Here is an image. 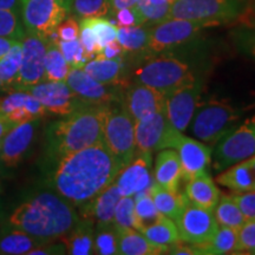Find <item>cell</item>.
Segmentation results:
<instances>
[{
	"instance_id": "6da1fadb",
	"label": "cell",
	"mask_w": 255,
	"mask_h": 255,
	"mask_svg": "<svg viewBox=\"0 0 255 255\" xmlns=\"http://www.w3.org/2000/svg\"><path fill=\"white\" fill-rule=\"evenodd\" d=\"M122 169L121 162L102 141L59 159L50 186L73 207L81 208L113 184Z\"/></svg>"
},
{
	"instance_id": "7a4b0ae2",
	"label": "cell",
	"mask_w": 255,
	"mask_h": 255,
	"mask_svg": "<svg viewBox=\"0 0 255 255\" xmlns=\"http://www.w3.org/2000/svg\"><path fill=\"white\" fill-rule=\"evenodd\" d=\"M78 221L75 207L58 193L51 191H44L24 202L9 218V225L45 244L63 238Z\"/></svg>"
},
{
	"instance_id": "3957f363",
	"label": "cell",
	"mask_w": 255,
	"mask_h": 255,
	"mask_svg": "<svg viewBox=\"0 0 255 255\" xmlns=\"http://www.w3.org/2000/svg\"><path fill=\"white\" fill-rule=\"evenodd\" d=\"M105 105H89L57 121L46 132L47 156L58 162L65 156L103 141Z\"/></svg>"
},
{
	"instance_id": "277c9868",
	"label": "cell",
	"mask_w": 255,
	"mask_h": 255,
	"mask_svg": "<svg viewBox=\"0 0 255 255\" xmlns=\"http://www.w3.org/2000/svg\"><path fill=\"white\" fill-rule=\"evenodd\" d=\"M133 77L135 83L150 87L164 96L196 79L190 66L169 51L154 55L137 66Z\"/></svg>"
},
{
	"instance_id": "5b68a950",
	"label": "cell",
	"mask_w": 255,
	"mask_h": 255,
	"mask_svg": "<svg viewBox=\"0 0 255 255\" xmlns=\"http://www.w3.org/2000/svg\"><path fill=\"white\" fill-rule=\"evenodd\" d=\"M242 115V109L233 107L227 101L210 100L199 103L190 121V131L199 141L215 145L239 126Z\"/></svg>"
},
{
	"instance_id": "8992f818",
	"label": "cell",
	"mask_w": 255,
	"mask_h": 255,
	"mask_svg": "<svg viewBox=\"0 0 255 255\" xmlns=\"http://www.w3.org/2000/svg\"><path fill=\"white\" fill-rule=\"evenodd\" d=\"M135 123L123 100L108 105L103 121V141L123 168L136 155Z\"/></svg>"
},
{
	"instance_id": "52a82bcc",
	"label": "cell",
	"mask_w": 255,
	"mask_h": 255,
	"mask_svg": "<svg viewBox=\"0 0 255 255\" xmlns=\"http://www.w3.org/2000/svg\"><path fill=\"white\" fill-rule=\"evenodd\" d=\"M247 0H174L168 18L201 21L212 26L235 20Z\"/></svg>"
},
{
	"instance_id": "ba28073f",
	"label": "cell",
	"mask_w": 255,
	"mask_h": 255,
	"mask_svg": "<svg viewBox=\"0 0 255 255\" xmlns=\"http://www.w3.org/2000/svg\"><path fill=\"white\" fill-rule=\"evenodd\" d=\"M253 155H255V115L216 143L212 154L213 168L216 173H221Z\"/></svg>"
},
{
	"instance_id": "9c48e42d",
	"label": "cell",
	"mask_w": 255,
	"mask_h": 255,
	"mask_svg": "<svg viewBox=\"0 0 255 255\" xmlns=\"http://www.w3.org/2000/svg\"><path fill=\"white\" fill-rule=\"evenodd\" d=\"M209 26L212 27V25L187 19H165L150 27L146 52L150 55L168 52L175 47L189 43L201 31Z\"/></svg>"
},
{
	"instance_id": "30bf717a",
	"label": "cell",
	"mask_w": 255,
	"mask_h": 255,
	"mask_svg": "<svg viewBox=\"0 0 255 255\" xmlns=\"http://www.w3.org/2000/svg\"><path fill=\"white\" fill-rule=\"evenodd\" d=\"M66 14L68 11L60 0H21V17L27 33L46 40Z\"/></svg>"
},
{
	"instance_id": "8fae6325",
	"label": "cell",
	"mask_w": 255,
	"mask_h": 255,
	"mask_svg": "<svg viewBox=\"0 0 255 255\" xmlns=\"http://www.w3.org/2000/svg\"><path fill=\"white\" fill-rule=\"evenodd\" d=\"M21 91L28 92L45 107L46 111L68 116L83 108L89 107L78 98L65 82H41L39 84L24 88Z\"/></svg>"
},
{
	"instance_id": "7c38bea8",
	"label": "cell",
	"mask_w": 255,
	"mask_h": 255,
	"mask_svg": "<svg viewBox=\"0 0 255 255\" xmlns=\"http://www.w3.org/2000/svg\"><path fill=\"white\" fill-rule=\"evenodd\" d=\"M175 225L181 242L190 245H200L209 241L219 228L213 210L194 205L190 201Z\"/></svg>"
},
{
	"instance_id": "4fadbf2b",
	"label": "cell",
	"mask_w": 255,
	"mask_h": 255,
	"mask_svg": "<svg viewBox=\"0 0 255 255\" xmlns=\"http://www.w3.org/2000/svg\"><path fill=\"white\" fill-rule=\"evenodd\" d=\"M177 129L169 122L165 109L135 123L136 146L141 151L169 149Z\"/></svg>"
},
{
	"instance_id": "5bb4252c",
	"label": "cell",
	"mask_w": 255,
	"mask_h": 255,
	"mask_svg": "<svg viewBox=\"0 0 255 255\" xmlns=\"http://www.w3.org/2000/svg\"><path fill=\"white\" fill-rule=\"evenodd\" d=\"M21 44H23L21 64L18 77L13 85L19 91L26 87L45 82L44 59H45L49 40L27 33L21 40Z\"/></svg>"
},
{
	"instance_id": "9a60e30c",
	"label": "cell",
	"mask_w": 255,
	"mask_h": 255,
	"mask_svg": "<svg viewBox=\"0 0 255 255\" xmlns=\"http://www.w3.org/2000/svg\"><path fill=\"white\" fill-rule=\"evenodd\" d=\"M201 92L202 84L195 79L165 96V113L169 122L180 131H186L189 128L190 121L200 103Z\"/></svg>"
},
{
	"instance_id": "2e32d148",
	"label": "cell",
	"mask_w": 255,
	"mask_h": 255,
	"mask_svg": "<svg viewBox=\"0 0 255 255\" xmlns=\"http://www.w3.org/2000/svg\"><path fill=\"white\" fill-rule=\"evenodd\" d=\"M169 149L177 152L182 167V177L186 181L207 170L212 163V148L199 139L184 136L180 130L175 133Z\"/></svg>"
},
{
	"instance_id": "e0dca14e",
	"label": "cell",
	"mask_w": 255,
	"mask_h": 255,
	"mask_svg": "<svg viewBox=\"0 0 255 255\" xmlns=\"http://www.w3.org/2000/svg\"><path fill=\"white\" fill-rule=\"evenodd\" d=\"M151 152L139 150V154L120 171L115 183L121 196H136L149 190L154 182Z\"/></svg>"
},
{
	"instance_id": "ac0fdd59",
	"label": "cell",
	"mask_w": 255,
	"mask_h": 255,
	"mask_svg": "<svg viewBox=\"0 0 255 255\" xmlns=\"http://www.w3.org/2000/svg\"><path fill=\"white\" fill-rule=\"evenodd\" d=\"M65 83L79 100L89 105H105L123 100L116 88L95 81L83 69H70Z\"/></svg>"
},
{
	"instance_id": "d6986e66",
	"label": "cell",
	"mask_w": 255,
	"mask_h": 255,
	"mask_svg": "<svg viewBox=\"0 0 255 255\" xmlns=\"http://www.w3.org/2000/svg\"><path fill=\"white\" fill-rule=\"evenodd\" d=\"M165 101L167 97L162 92L138 83L128 88L123 95L124 107L135 121L165 109Z\"/></svg>"
},
{
	"instance_id": "ffe728a7",
	"label": "cell",
	"mask_w": 255,
	"mask_h": 255,
	"mask_svg": "<svg viewBox=\"0 0 255 255\" xmlns=\"http://www.w3.org/2000/svg\"><path fill=\"white\" fill-rule=\"evenodd\" d=\"M37 124L38 120L20 123L2 137L0 157L6 167H15L21 161L33 139Z\"/></svg>"
},
{
	"instance_id": "44dd1931",
	"label": "cell",
	"mask_w": 255,
	"mask_h": 255,
	"mask_svg": "<svg viewBox=\"0 0 255 255\" xmlns=\"http://www.w3.org/2000/svg\"><path fill=\"white\" fill-rule=\"evenodd\" d=\"M0 113L15 124L39 120L46 114V109L34 96L25 91L11 94L0 102Z\"/></svg>"
},
{
	"instance_id": "7402d4cb",
	"label": "cell",
	"mask_w": 255,
	"mask_h": 255,
	"mask_svg": "<svg viewBox=\"0 0 255 255\" xmlns=\"http://www.w3.org/2000/svg\"><path fill=\"white\" fill-rule=\"evenodd\" d=\"M121 194L116 183L110 184L103 191H101L88 205L81 207L83 218L90 219L96 223V227L108 226L114 223L115 209H116Z\"/></svg>"
},
{
	"instance_id": "603a6c76",
	"label": "cell",
	"mask_w": 255,
	"mask_h": 255,
	"mask_svg": "<svg viewBox=\"0 0 255 255\" xmlns=\"http://www.w3.org/2000/svg\"><path fill=\"white\" fill-rule=\"evenodd\" d=\"M154 181L170 191H177L182 180V167L174 149H162L155 158Z\"/></svg>"
},
{
	"instance_id": "cb8c5ba5",
	"label": "cell",
	"mask_w": 255,
	"mask_h": 255,
	"mask_svg": "<svg viewBox=\"0 0 255 255\" xmlns=\"http://www.w3.org/2000/svg\"><path fill=\"white\" fill-rule=\"evenodd\" d=\"M186 195L194 205L214 212L221 193L208 171L205 170L187 181Z\"/></svg>"
},
{
	"instance_id": "d4e9b609",
	"label": "cell",
	"mask_w": 255,
	"mask_h": 255,
	"mask_svg": "<svg viewBox=\"0 0 255 255\" xmlns=\"http://www.w3.org/2000/svg\"><path fill=\"white\" fill-rule=\"evenodd\" d=\"M117 231H119V254L121 255L167 254L168 246L154 244L136 229L117 228Z\"/></svg>"
},
{
	"instance_id": "484cf974",
	"label": "cell",
	"mask_w": 255,
	"mask_h": 255,
	"mask_svg": "<svg viewBox=\"0 0 255 255\" xmlns=\"http://www.w3.org/2000/svg\"><path fill=\"white\" fill-rule=\"evenodd\" d=\"M148 193L150 194L156 208L161 214H163L176 223L182 214L183 209L189 202L186 194H180L177 191H170L164 189L157 183L152 182Z\"/></svg>"
},
{
	"instance_id": "4316f807",
	"label": "cell",
	"mask_w": 255,
	"mask_h": 255,
	"mask_svg": "<svg viewBox=\"0 0 255 255\" xmlns=\"http://www.w3.org/2000/svg\"><path fill=\"white\" fill-rule=\"evenodd\" d=\"M66 253L72 255L94 254L95 229L90 219H79L77 225L62 238Z\"/></svg>"
},
{
	"instance_id": "83f0119b",
	"label": "cell",
	"mask_w": 255,
	"mask_h": 255,
	"mask_svg": "<svg viewBox=\"0 0 255 255\" xmlns=\"http://www.w3.org/2000/svg\"><path fill=\"white\" fill-rule=\"evenodd\" d=\"M83 70L88 73L95 81L105 85H116L120 84L122 79L124 64L122 57L114 59L102 58L96 56L94 59L83 66Z\"/></svg>"
},
{
	"instance_id": "f1b7e54d",
	"label": "cell",
	"mask_w": 255,
	"mask_h": 255,
	"mask_svg": "<svg viewBox=\"0 0 255 255\" xmlns=\"http://www.w3.org/2000/svg\"><path fill=\"white\" fill-rule=\"evenodd\" d=\"M197 254L202 255H222L240 252L239 248L238 229L226 226H220L214 237L205 244L193 245Z\"/></svg>"
},
{
	"instance_id": "f546056e",
	"label": "cell",
	"mask_w": 255,
	"mask_h": 255,
	"mask_svg": "<svg viewBox=\"0 0 255 255\" xmlns=\"http://www.w3.org/2000/svg\"><path fill=\"white\" fill-rule=\"evenodd\" d=\"M43 245L46 244L15 227L0 235V254H28L31 251Z\"/></svg>"
},
{
	"instance_id": "4dcf8cb0",
	"label": "cell",
	"mask_w": 255,
	"mask_h": 255,
	"mask_svg": "<svg viewBox=\"0 0 255 255\" xmlns=\"http://www.w3.org/2000/svg\"><path fill=\"white\" fill-rule=\"evenodd\" d=\"M149 25H137V26L119 27L117 41L122 46L124 52L128 53H144L148 49Z\"/></svg>"
},
{
	"instance_id": "1f68e13d",
	"label": "cell",
	"mask_w": 255,
	"mask_h": 255,
	"mask_svg": "<svg viewBox=\"0 0 255 255\" xmlns=\"http://www.w3.org/2000/svg\"><path fill=\"white\" fill-rule=\"evenodd\" d=\"M139 232L148 240L154 242V244L163 245V246L169 247L181 241L175 222L163 214H161V216L152 225L144 227Z\"/></svg>"
},
{
	"instance_id": "d6a6232c",
	"label": "cell",
	"mask_w": 255,
	"mask_h": 255,
	"mask_svg": "<svg viewBox=\"0 0 255 255\" xmlns=\"http://www.w3.org/2000/svg\"><path fill=\"white\" fill-rule=\"evenodd\" d=\"M70 65L60 52L58 45L55 41H49L46 47L44 70H45V81L49 82H65L70 72Z\"/></svg>"
},
{
	"instance_id": "836d02e7",
	"label": "cell",
	"mask_w": 255,
	"mask_h": 255,
	"mask_svg": "<svg viewBox=\"0 0 255 255\" xmlns=\"http://www.w3.org/2000/svg\"><path fill=\"white\" fill-rule=\"evenodd\" d=\"M21 56H23V44L21 40H18L0 59V89H7L14 85L20 69Z\"/></svg>"
},
{
	"instance_id": "e575fe53",
	"label": "cell",
	"mask_w": 255,
	"mask_h": 255,
	"mask_svg": "<svg viewBox=\"0 0 255 255\" xmlns=\"http://www.w3.org/2000/svg\"><path fill=\"white\" fill-rule=\"evenodd\" d=\"M214 216L220 226H226V227L235 229H239L246 222V218L242 214L241 209L239 208L232 195L220 197L214 209Z\"/></svg>"
},
{
	"instance_id": "d590c367",
	"label": "cell",
	"mask_w": 255,
	"mask_h": 255,
	"mask_svg": "<svg viewBox=\"0 0 255 255\" xmlns=\"http://www.w3.org/2000/svg\"><path fill=\"white\" fill-rule=\"evenodd\" d=\"M135 6L143 23L152 26L168 19L171 1L170 0H139Z\"/></svg>"
},
{
	"instance_id": "8d00e7d4",
	"label": "cell",
	"mask_w": 255,
	"mask_h": 255,
	"mask_svg": "<svg viewBox=\"0 0 255 255\" xmlns=\"http://www.w3.org/2000/svg\"><path fill=\"white\" fill-rule=\"evenodd\" d=\"M94 254H119V231L114 223L96 227L94 240Z\"/></svg>"
},
{
	"instance_id": "74e56055",
	"label": "cell",
	"mask_w": 255,
	"mask_h": 255,
	"mask_svg": "<svg viewBox=\"0 0 255 255\" xmlns=\"http://www.w3.org/2000/svg\"><path fill=\"white\" fill-rule=\"evenodd\" d=\"M110 0H72L69 13L78 18H104L110 14Z\"/></svg>"
},
{
	"instance_id": "f35d334b",
	"label": "cell",
	"mask_w": 255,
	"mask_h": 255,
	"mask_svg": "<svg viewBox=\"0 0 255 255\" xmlns=\"http://www.w3.org/2000/svg\"><path fill=\"white\" fill-rule=\"evenodd\" d=\"M133 199H135V213L139 232L144 227L152 225L161 216V213L156 208L154 201L148 191L133 196Z\"/></svg>"
},
{
	"instance_id": "ab89813d",
	"label": "cell",
	"mask_w": 255,
	"mask_h": 255,
	"mask_svg": "<svg viewBox=\"0 0 255 255\" xmlns=\"http://www.w3.org/2000/svg\"><path fill=\"white\" fill-rule=\"evenodd\" d=\"M114 225L117 228H133L138 231L133 196H121L115 209Z\"/></svg>"
},
{
	"instance_id": "60d3db41",
	"label": "cell",
	"mask_w": 255,
	"mask_h": 255,
	"mask_svg": "<svg viewBox=\"0 0 255 255\" xmlns=\"http://www.w3.org/2000/svg\"><path fill=\"white\" fill-rule=\"evenodd\" d=\"M60 52L63 53L64 58L69 63L70 68L83 69V66L90 60L91 57L85 52L81 40H58L57 41Z\"/></svg>"
},
{
	"instance_id": "b9f144b4",
	"label": "cell",
	"mask_w": 255,
	"mask_h": 255,
	"mask_svg": "<svg viewBox=\"0 0 255 255\" xmlns=\"http://www.w3.org/2000/svg\"><path fill=\"white\" fill-rule=\"evenodd\" d=\"M88 24L94 31L97 45L100 47V52L105 45L111 41L117 40V31L119 26L113 20H108L105 18H85ZM98 55V53H97Z\"/></svg>"
},
{
	"instance_id": "7bdbcfd3",
	"label": "cell",
	"mask_w": 255,
	"mask_h": 255,
	"mask_svg": "<svg viewBox=\"0 0 255 255\" xmlns=\"http://www.w3.org/2000/svg\"><path fill=\"white\" fill-rule=\"evenodd\" d=\"M0 37L23 40L25 31L17 12L0 8Z\"/></svg>"
},
{
	"instance_id": "ee69618b",
	"label": "cell",
	"mask_w": 255,
	"mask_h": 255,
	"mask_svg": "<svg viewBox=\"0 0 255 255\" xmlns=\"http://www.w3.org/2000/svg\"><path fill=\"white\" fill-rule=\"evenodd\" d=\"M238 234L240 252L255 254V220H246L238 229Z\"/></svg>"
},
{
	"instance_id": "f6af8a7d",
	"label": "cell",
	"mask_w": 255,
	"mask_h": 255,
	"mask_svg": "<svg viewBox=\"0 0 255 255\" xmlns=\"http://www.w3.org/2000/svg\"><path fill=\"white\" fill-rule=\"evenodd\" d=\"M79 40H81L85 52L90 57H94L97 53H100V47L97 45L94 31H92L85 18H83L81 23H79Z\"/></svg>"
},
{
	"instance_id": "bcb514c9",
	"label": "cell",
	"mask_w": 255,
	"mask_h": 255,
	"mask_svg": "<svg viewBox=\"0 0 255 255\" xmlns=\"http://www.w3.org/2000/svg\"><path fill=\"white\" fill-rule=\"evenodd\" d=\"M115 14V24L119 27H127V26H137V25H143L141 15L137 11L136 6L132 7L121 8L119 11L114 12Z\"/></svg>"
},
{
	"instance_id": "7dc6e473",
	"label": "cell",
	"mask_w": 255,
	"mask_h": 255,
	"mask_svg": "<svg viewBox=\"0 0 255 255\" xmlns=\"http://www.w3.org/2000/svg\"><path fill=\"white\" fill-rule=\"evenodd\" d=\"M246 220H255V190L234 193L232 195Z\"/></svg>"
},
{
	"instance_id": "c3c4849f",
	"label": "cell",
	"mask_w": 255,
	"mask_h": 255,
	"mask_svg": "<svg viewBox=\"0 0 255 255\" xmlns=\"http://www.w3.org/2000/svg\"><path fill=\"white\" fill-rule=\"evenodd\" d=\"M59 40H73L79 38V24L75 18L64 19L56 28Z\"/></svg>"
},
{
	"instance_id": "681fc988",
	"label": "cell",
	"mask_w": 255,
	"mask_h": 255,
	"mask_svg": "<svg viewBox=\"0 0 255 255\" xmlns=\"http://www.w3.org/2000/svg\"><path fill=\"white\" fill-rule=\"evenodd\" d=\"M239 43L242 50L255 59V25L239 32Z\"/></svg>"
},
{
	"instance_id": "f907efd6",
	"label": "cell",
	"mask_w": 255,
	"mask_h": 255,
	"mask_svg": "<svg viewBox=\"0 0 255 255\" xmlns=\"http://www.w3.org/2000/svg\"><path fill=\"white\" fill-rule=\"evenodd\" d=\"M124 53V51L122 49V46L120 45V43L117 40L111 41V43L105 45L103 49L98 55H96L97 57H102V58H108V59H114V58H119V57H122Z\"/></svg>"
},
{
	"instance_id": "816d5d0a",
	"label": "cell",
	"mask_w": 255,
	"mask_h": 255,
	"mask_svg": "<svg viewBox=\"0 0 255 255\" xmlns=\"http://www.w3.org/2000/svg\"><path fill=\"white\" fill-rule=\"evenodd\" d=\"M110 1H111L110 13H114V12L119 11L121 8L132 7V6L137 5V2H138L139 0H110Z\"/></svg>"
},
{
	"instance_id": "f5cc1de1",
	"label": "cell",
	"mask_w": 255,
	"mask_h": 255,
	"mask_svg": "<svg viewBox=\"0 0 255 255\" xmlns=\"http://www.w3.org/2000/svg\"><path fill=\"white\" fill-rule=\"evenodd\" d=\"M15 126H18V124L12 122V121L8 120L5 115L0 113V138H2V137H4L9 130L13 129Z\"/></svg>"
},
{
	"instance_id": "db71d44e",
	"label": "cell",
	"mask_w": 255,
	"mask_h": 255,
	"mask_svg": "<svg viewBox=\"0 0 255 255\" xmlns=\"http://www.w3.org/2000/svg\"><path fill=\"white\" fill-rule=\"evenodd\" d=\"M0 8L12 9V11L20 13L21 12V0H0Z\"/></svg>"
},
{
	"instance_id": "11a10c76",
	"label": "cell",
	"mask_w": 255,
	"mask_h": 255,
	"mask_svg": "<svg viewBox=\"0 0 255 255\" xmlns=\"http://www.w3.org/2000/svg\"><path fill=\"white\" fill-rule=\"evenodd\" d=\"M15 41L14 39H11V38H5V37H0V59L4 57L6 53L8 52L9 49L14 45Z\"/></svg>"
},
{
	"instance_id": "9f6ffc18",
	"label": "cell",
	"mask_w": 255,
	"mask_h": 255,
	"mask_svg": "<svg viewBox=\"0 0 255 255\" xmlns=\"http://www.w3.org/2000/svg\"><path fill=\"white\" fill-rule=\"evenodd\" d=\"M246 161H247L248 165H250L251 173H252V175H253L254 181H255V155H253V156H252V157H250V158H247Z\"/></svg>"
},
{
	"instance_id": "6f0895ef",
	"label": "cell",
	"mask_w": 255,
	"mask_h": 255,
	"mask_svg": "<svg viewBox=\"0 0 255 255\" xmlns=\"http://www.w3.org/2000/svg\"><path fill=\"white\" fill-rule=\"evenodd\" d=\"M60 1H62V4L64 5V7L66 8V11H68V13H69L70 4H71V1H72V0H60Z\"/></svg>"
},
{
	"instance_id": "680465c9",
	"label": "cell",
	"mask_w": 255,
	"mask_h": 255,
	"mask_svg": "<svg viewBox=\"0 0 255 255\" xmlns=\"http://www.w3.org/2000/svg\"><path fill=\"white\" fill-rule=\"evenodd\" d=\"M1 144H2V138H0V150H1Z\"/></svg>"
},
{
	"instance_id": "91938a15",
	"label": "cell",
	"mask_w": 255,
	"mask_h": 255,
	"mask_svg": "<svg viewBox=\"0 0 255 255\" xmlns=\"http://www.w3.org/2000/svg\"><path fill=\"white\" fill-rule=\"evenodd\" d=\"M170 1H171V2H173V1H174V0H170Z\"/></svg>"
}]
</instances>
